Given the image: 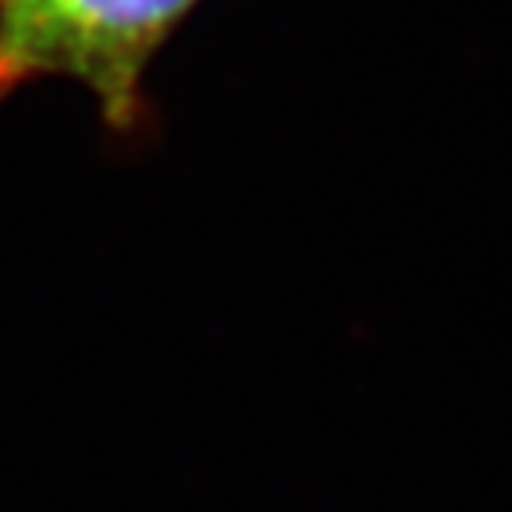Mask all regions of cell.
<instances>
[{"label":"cell","mask_w":512,"mask_h":512,"mask_svg":"<svg viewBox=\"0 0 512 512\" xmlns=\"http://www.w3.org/2000/svg\"><path fill=\"white\" fill-rule=\"evenodd\" d=\"M196 0H0V100L40 79H72L111 128L143 114V75Z\"/></svg>","instance_id":"obj_1"}]
</instances>
